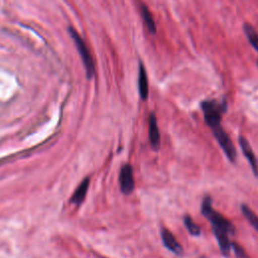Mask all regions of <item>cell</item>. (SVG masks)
I'll return each instance as SVG.
<instances>
[{"label": "cell", "instance_id": "cell-2", "mask_svg": "<svg viewBox=\"0 0 258 258\" xmlns=\"http://www.w3.org/2000/svg\"><path fill=\"white\" fill-rule=\"evenodd\" d=\"M201 108L205 122L212 129L221 125L222 116L227 111V102L225 100L222 102L217 100H207L202 102Z\"/></svg>", "mask_w": 258, "mask_h": 258}, {"label": "cell", "instance_id": "cell-6", "mask_svg": "<svg viewBox=\"0 0 258 258\" xmlns=\"http://www.w3.org/2000/svg\"><path fill=\"white\" fill-rule=\"evenodd\" d=\"M239 145H240V147L242 149V152H243L245 158L247 159L254 175L256 177H258V159H257L250 143L248 142V140L244 136L240 135L239 136Z\"/></svg>", "mask_w": 258, "mask_h": 258}, {"label": "cell", "instance_id": "cell-7", "mask_svg": "<svg viewBox=\"0 0 258 258\" xmlns=\"http://www.w3.org/2000/svg\"><path fill=\"white\" fill-rule=\"evenodd\" d=\"M160 235H161L162 243L165 246V248H167L170 252H172L176 256H182L183 249L169 230L163 228L160 232Z\"/></svg>", "mask_w": 258, "mask_h": 258}, {"label": "cell", "instance_id": "cell-8", "mask_svg": "<svg viewBox=\"0 0 258 258\" xmlns=\"http://www.w3.org/2000/svg\"><path fill=\"white\" fill-rule=\"evenodd\" d=\"M148 132H149V141L150 145L154 150H158L160 146V133L157 125V119L154 113H150L148 118Z\"/></svg>", "mask_w": 258, "mask_h": 258}, {"label": "cell", "instance_id": "cell-10", "mask_svg": "<svg viewBox=\"0 0 258 258\" xmlns=\"http://www.w3.org/2000/svg\"><path fill=\"white\" fill-rule=\"evenodd\" d=\"M89 183H90L89 177H86L82 180V182L79 184V186L74 191V194L71 198V203H73L75 205H80L85 200L86 195L88 192Z\"/></svg>", "mask_w": 258, "mask_h": 258}, {"label": "cell", "instance_id": "cell-3", "mask_svg": "<svg viewBox=\"0 0 258 258\" xmlns=\"http://www.w3.org/2000/svg\"><path fill=\"white\" fill-rule=\"evenodd\" d=\"M69 31L71 33L72 38L74 39V42L77 46V49H78V51L81 55V58L84 62V66H85V69H86V72H87V76L90 79L94 76V73H95V64H94L93 57L90 53V50H89L88 46L86 45V43L84 42L83 38L78 34V32L76 30H74L73 28H70Z\"/></svg>", "mask_w": 258, "mask_h": 258}, {"label": "cell", "instance_id": "cell-14", "mask_svg": "<svg viewBox=\"0 0 258 258\" xmlns=\"http://www.w3.org/2000/svg\"><path fill=\"white\" fill-rule=\"evenodd\" d=\"M183 224H184V226H185L187 232H188L191 236H194V237H199V236H201V234H202V229H201V227L191 219L190 216L185 215V216L183 217Z\"/></svg>", "mask_w": 258, "mask_h": 258}, {"label": "cell", "instance_id": "cell-12", "mask_svg": "<svg viewBox=\"0 0 258 258\" xmlns=\"http://www.w3.org/2000/svg\"><path fill=\"white\" fill-rule=\"evenodd\" d=\"M140 11H141V15L143 17V20H144L149 32L154 34L156 32V25H155V22H154V19H153V16H152L151 12L143 4L140 6Z\"/></svg>", "mask_w": 258, "mask_h": 258}, {"label": "cell", "instance_id": "cell-15", "mask_svg": "<svg viewBox=\"0 0 258 258\" xmlns=\"http://www.w3.org/2000/svg\"><path fill=\"white\" fill-rule=\"evenodd\" d=\"M243 30L245 32L246 37L248 38V41L250 42V44L255 48V50L258 52V33L256 32V30L253 28L252 25L246 23L243 26Z\"/></svg>", "mask_w": 258, "mask_h": 258}, {"label": "cell", "instance_id": "cell-9", "mask_svg": "<svg viewBox=\"0 0 258 258\" xmlns=\"http://www.w3.org/2000/svg\"><path fill=\"white\" fill-rule=\"evenodd\" d=\"M213 232L216 236V239L222 254L226 257H229L230 251H231V241L229 239L230 234L224 230H219V229H213Z\"/></svg>", "mask_w": 258, "mask_h": 258}, {"label": "cell", "instance_id": "cell-5", "mask_svg": "<svg viewBox=\"0 0 258 258\" xmlns=\"http://www.w3.org/2000/svg\"><path fill=\"white\" fill-rule=\"evenodd\" d=\"M119 184L124 195L131 194L135 188L133 169L130 164H124L119 173Z\"/></svg>", "mask_w": 258, "mask_h": 258}, {"label": "cell", "instance_id": "cell-4", "mask_svg": "<svg viewBox=\"0 0 258 258\" xmlns=\"http://www.w3.org/2000/svg\"><path fill=\"white\" fill-rule=\"evenodd\" d=\"M212 131H213L214 137L216 138L217 142L219 143V145L223 149V151H224L225 155L227 156V158L231 162H234L236 160L237 152H236L235 146H234L231 138L226 133V131L224 130L222 125H219V126H216V127L212 128Z\"/></svg>", "mask_w": 258, "mask_h": 258}, {"label": "cell", "instance_id": "cell-13", "mask_svg": "<svg viewBox=\"0 0 258 258\" xmlns=\"http://www.w3.org/2000/svg\"><path fill=\"white\" fill-rule=\"evenodd\" d=\"M240 209H241V212L244 215V217L249 222V224L258 232V216L245 204H242Z\"/></svg>", "mask_w": 258, "mask_h": 258}, {"label": "cell", "instance_id": "cell-1", "mask_svg": "<svg viewBox=\"0 0 258 258\" xmlns=\"http://www.w3.org/2000/svg\"><path fill=\"white\" fill-rule=\"evenodd\" d=\"M201 213L207 220L210 221L213 229L224 230L229 234H234L236 232L235 226L226 217L214 210L211 197L207 196L204 198L201 205Z\"/></svg>", "mask_w": 258, "mask_h": 258}, {"label": "cell", "instance_id": "cell-16", "mask_svg": "<svg viewBox=\"0 0 258 258\" xmlns=\"http://www.w3.org/2000/svg\"><path fill=\"white\" fill-rule=\"evenodd\" d=\"M231 249H233L236 258H249L244 248L237 242H231Z\"/></svg>", "mask_w": 258, "mask_h": 258}, {"label": "cell", "instance_id": "cell-11", "mask_svg": "<svg viewBox=\"0 0 258 258\" xmlns=\"http://www.w3.org/2000/svg\"><path fill=\"white\" fill-rule=\"evenodd\" d=\"M138 91L139 96L142 100H146L148 97V80L146 71L142 63L139 64V74H138Z\"/></svg>", "mask_w": 258, "mask_h": 258}]
</instances>
